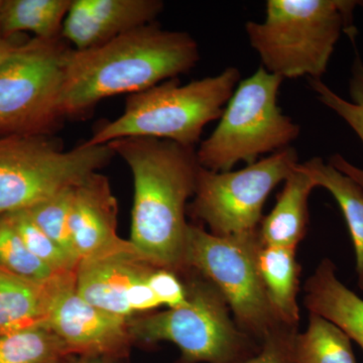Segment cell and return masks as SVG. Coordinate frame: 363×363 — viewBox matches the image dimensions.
I'll return each instance as SVG.
<instances>
[{
	"label": "cell",
	"instance_id": "cell-1",
	"mask_svg": "<svg viewBox=\"0 0 363 363\" xmlns=\"http://www.w3.org/2000/svg\"><path fill=\"white\" fill-rule=\"evenodd\" d=\"M108 145L133 174L131 245L152 266L183 272L187 202L201 167L195 147L147 138H121Z\"/></svg>",
	"mask_w": 363,
	"mask_h": 363
},
{
	"label": "cell",
	"instance_id": "cell-2",
	"mask_svg": "<svg viewBox=\"0 0 363 363\" xmlns=\"http://www.w3.org/2000/svg\"><path fill=\"white\" fill-rule=\"evenodd\" d=\"M199 60V45L190 33L164 30L156 23L93 49H70L62 113L65 118L83 116L106 98L142 92L188 73Z\"/></svg>",
	"mask_w": 363,
	"mask_h": 363
},
{
	"label": "cell",
	"instance_id": "cell-3",
	"mask_svg": "<svg viewBox=\"0 0 363 363\" xmlns=\"http://www.w3.org/2000/svg\"><path fill=\"white\" fill-rule=\"evenodd\" d=\"M352 0H267L264 21L245 25L262 68L281 79H322L341 33L354 40Z\"/></svg>",
	"mask_w": 363,
	"mask_h": 363
},
{
	"label": "cell",
	"instance_id": "cell-4",
	"mask_svg": "<svg viewBox=\"0 0 363 363\" xmlns=\"http://www.w3.org/2000/svg\"><path fill=\"white\" fill-rule=\"evenodd\" d=\"M240 78V70L229 67L187 84L172 79L128 95L123 114L104 121L84 143L104 145L121 138H147L195 147L205 126L220 118Z\"/></svg>",
	"mask_w": 363,
	"mask_h": 363
},
{
	"label": "cell",
	"instance_id": "cell-5",
	"mask_svg": "<svg viewBox=\"0 0 363 363\" xmlns=\"http://www.w3.org/2000/svg\"><path fill=\"white\" fill-rule=\"evenodd\" d=\"M188 271V305L130 319L133 340L175 344L180 363H245L257 355L262 344L240 330L218 289L199 272Z\"/></svg>",
	"mask_w": 363,
	"mask_h": 363
},
{
	"label": "cell",
	"instance_id": "cell-6",
	"mask_svg": "<svg viewBox=\"0 0 363 363\" xmlns=\"http://www.w3.org/2000/svg\"><path fill=\"white\" fill-rule=\"evenodd\" d=\"M284 79L262 67L240 81L224 107L218 125L196 150L202 168L231 171L243 162L290 147L301 133L300 126L278 105Z\"/></svg>",
	"mask_w": 363,
	"mask_h": 363
},
{
	"label": "cell",
	"instance_id": "cell-7",
	"mask_svg": "<svg viewBox=\"0 0 363 363\" xmlns=\"http://www.w3.org/2000/svg\"><path fill=\"white\" fill-rule=\"evenodd\" d=\"M262 245L259 229L219 236L189 224L184 252V269L209 279L225 298L240 330L260 344L272 332L288 327L277 317L260 277Z\"/></svg>",
	"mask_w": 363,
	"mask_h": 363
},
{
	"label": "cell",
	"instance_id": "cell-8",
	"mask_svg": "<svg viewBox=\"0 0 363 363\" xmlns=\"http://www.w3.org/2000/svg\"><path fill=\"white\" fill-rule=\"evenodd\" d=\"M116 157L108 145L64 150L45 135L0 138V215L28 209L76 187Z\"/></svg>",
	"mask_w": 363,
	"mask_h": 363
},
{
	"label": "cell",
	"instance_id": "cell-9",
	"mask_svg": "<svg viewBox=\"0 0 363 363\" xmlns=\"http://www.w3.org/2000/svg\"><path fill=\"white\" fill-rule=\"evenodd\" d=\"M70 48L63 38H32L0 66V138L50 136L65 119L64 68Z\"/></svg>",
	"mask_w": 363,
	"mask_h": 363
},
{
	"label": "cell",
	"instance_id": "cell-10",
	"mask_svg": "<svg viewBox=\"0 0 363 363\" xmlns=\"http://www.w3.org/2000/svg\"><path fill=\"white\" fill-rule=\"evenodd\" d=\"M298 164L297 150L286 147L238 171L200 167L191 214L215 235H236L259 229L264 203Z\"/></svg>",
	"mask_w": 363,
	"mask_h": 363
},
{
	"label": "cell",
	"instance_id": "cell-11",
	"mask_svg": "<svg viewBox=\"0 0 363 363\" xmlns=\"http://www.w3.org/2000/svg\"><path fill=\"white\" fill-rule=\"evenodd\" d=\"M76 272L59 274L49 285L45 326L65 346L69 357L116 359L128 355V321L86 302L75 285Z\"/></svg>",
	"mask_w": 363,
	"mask_h": 363
},
{
	"label": "cell",
	"instance_id": "cell-12",
	"mask_svg": "<svg viewBox=\"0 0 363 363\" xmlns=\"http://www.w3.org/2000/svg\"><path fill=\"white\" fill-rule=\"evenodd\" d=\"M69 224L80 262L138 255L130 240L117 235L116 199L108 179L98 172L74 188Z\"/></svg>",
	"mask_w": 363,
	"mask_h": 363
},
{
	"label": "cell",
	"instance_id": "cell-13",
	"mask_svg": "<svg viewBox=\"0 0 363 363\" xmlns=\"http://www.w3.org/2000/svg\"><path fill=\"white\" fill-rule=\"evenodd\" d=\"M161 0H72L62 38L78 51L93 49L155 23Z\"/></svg>",
	"mask_w": 363,
	"mask_h": 363
},
{
	"label": "cell",
	"instance_id": "cell-14",
	"mask_svg": "<svg viewBox=\"0 0 363 363\" xmlns=\"http://www.w3.org/2000/svg\"><path fill=\"white\" fill-rule=\"evenodd\" d=\"M155 269L135 253L86 260L79 264L76 271V290L98 309L130 320L135 313L128 303V289Z\"/></svg>",
	"mask_w": 363,
	"mask_h": 363
},
{
	"label": "cell",
	"instance_id": "cell-15",
	"mask_svg": "<svg viewBox=\"0 0 363 363\" xmlns=\"http://www.w3.org/2000/svg\"><path fill=\"white\" fill-rule=\"evenodd\" d=\"M304 290V303L310 313L337 325L363 350V300L339 281L331 259L320 262Z\"/></svg>",
	"mask_w": 363,
	"mask_h": 363
},
{
	"label": "cell",
	"instance_id": "cell-16",
	"mask_svg": "<svg viewBox=\"0 0 363 363\" xmlns=\"http://www.w3.org/2000/svg\"><path fill=\"white\" fill-rule=\"evenodd\" d=\"M298 164L286 179L276 205L260 222L259 233L262 245L297 248L307 233L308 202L316 185Z\"/></svg>",
	"mask_w": 363,
	"mask_h": 363
},
{
	"label": "cell",
	"instance_id": "cell-17",
	"mask_svg": "<svg viewBox=\"0 0 363 363\" xmlns=\"http://www.w3.org/2000/svg\"><path fill=\"white\" fill-rule=\"evenodd\" d=\"M297 248L262 245L257 257L267 298L279 321L298 329L300 322L297 296L301 267L296 257Z\"/></svg>",
	"mask_w": 363,
	"mask_h": 363
},
{
	"label": "cell",
	"instance_id": "cell-18",
	"mask_svg": "<svg viewBox=\"0 0 363 363\" xmlns=\"http://www.w3.org/2000/svg\"><path fill=\"white\" fill-rule=\"evenodd\" d=\"M316 187H323L335 198L350 230L357 260V284L363 291V189L321 157L298 164Z\"/></svg>",
	"mask_w": 363,
	"mask_h": 363
},
{
	"label": "cell",
	"instance_id": "cell-19",
	"mask_svg": "<svg viewBox=\"0 0 363 363\" xmlns=\"http://www.w3.org/2000/svg\"><path fill=\"white\" fill-rule=\"evenodd\" d=\"M50 283H35L0 269V333L44 325Z\"/></svg>",
	"mask_w": 363,
	"mask_h": 363
},
{
	"label": "cell",
	"instance_id": "cell-20",
	"mask_svg": "<svg viewBox=\"0 0 363 363\" xmlns=\"http://www.w3.org/2000/svg\"><path fill=\"white\" fill-rule=\"evenodd\" d=\"M72 0H2V37L30 32L35 38H62L64 21Z\"/></svg>",
	"mask_w": 363,
	"mask_h": 363
},
{
	"label": "cell",
	"instance_id": "cell-21",
	"mask_svg": "<svg viewBox=\"0 0 363 363\" xmlns=\"http://www.w3.org/2000/svg\"><path fill=\"white\" fill-rule=\"evenodd\" d=\"M309 82L317 99L343 119L363 143V62L359 55L355 57L351 68L350 100L334 92L322 79H309ZM328 162L363 189V169L351 164L339 154L330 157Z\"/></svg>",
	"mask_w": 363,
	"mask_h": 363
},
{
	"label": "cell",
	"instance_id": "cell-22",
	"mask_svg": "<svg viewBox=\"0 0 363 363\" xmlns=\"http://www.w3.org/2000/svg\"><path fill=\"white\" fill-rule=\"evenodd\" d=\"M296 363H357L351 339L333 322L310 313L307 330L294 340Z\"/></svg>",
	"mask_w": 363,
	"mask_h": 363
},
{
	"label": "cell",
	"instance_id": "cell-23",
	"mask_svg": "<svg viewBox=\"0 0 363 363\" xmlns=\"http://www.w3.org/2000/svg\"><path fill=\"white\" fill-rule=\"evenodd\" d=\"M65 346L45 325L0 333V363H62Z\"/></svg>",
	"mask_w": 363,
	"mask_h": 363
},
{
	"label": "cell",
	"instance_id": "cell-24",
	"mask_svg": "<svg viewBox=\"0 0 363 363\" xmlns=\"http://www.w3.org/2000/svg\"><path fill=\"white\" fill-rule=\"evenodd\" d=\"M0 269L40 284L59 276L28 250L7 213L0 215Z\"/></svg>",
	"mask_w": 363,
	"mask_h": 363
},
{
	"label": "cell",
	"instance_id": "cell-25",
	"mask_svg": "<svg viewBox=\"0 0 363 363\" xmlns=\"http://www.w3.org/2000/svg\"><path fill=\"white\" fill-rule=\"evenodd\" d=\"M74 188L75 187L61 191L49 199L26 209V211L33 221L54 242H56L72 259L80 264L74 250L69 224Z\"/></svg>",
	"mask_w": 363,
	"mask_h": 363
},
{
	"label": "cell",
	"instance_id": "cell-26",
	"mask_svg": "<svg viewBox=\"0 0 363 363\" xmlns=\"http://www.w3.org/2000/svg\"><path fill=\"white\" fill-rule=\"evenodd\" d=\"M30 252L56 274L76 272L79 264L40 228L26 210L7 213Z\"/></svg>",
	"mask_w": 363,
	"mask_h": 363
},
{
	"label": "cell",
	"instance_id": "cell-27",
	"mask_svg": "<svg viewBox=\"0 0 363 363\" xmlns=\"http://www.w3.org/2000/svg\"><path fill=\"white\" fill-rule=\"evenodd\" d=\"M147 281L161 305L168 306L169 309H178L188 305L187 289L185 283L179 278L178 272L156 267Z\"/></svg>",
	"mask_w": 363,
	"mask_h": 363
},
{
	"label": "cell",
	"instance_id": "cell-28",
	"mask_svg": "<svg viewBox=\"0 0 363 363\" xmlns=\"http://www.w3.org/2000/svg\"><path fill=\"white\" fill-rule=\"evenodd\" d=\"M298 329L283 327L269 334L257 355L245 363H296L294 340Z\"/></svg>",
	"mask_w": 363,
	"mask_h": 363
},
{
	"label": "cell",
	"instance_id": "cell-29",
	"mask_svg": "<svg viewBox=\"0 0 363 363\" xmlns=\"http://www.w3.org/2000/svg\"><path fill=\"white\" fill-rule=\"evenodd\" d=\"M150 274L136 279L128 289V303L133 313L152 311L162 306L147 281Z\"/></svg>",
	"mask_w": 363,
	"mask_h": 363
},
{
	"label": "cell",
	"instance_id": "cell-30",
	"mask_svg": "<svg viewBox=\"0 0 363 363\" xmlns=\"http://www.w3.org/2000/svg\"><path fill=\"white\" fill-rule=\"evenodd\" d=\"M26 38L23 37L21 33H18V35H11V37L4 38L2 37L0 39V66L2 65L4 62H6V60L11 56V54H13L21 45L25 44L26 40Z\"/></svg>",
	"mask_w": 363,
	"mask_h": 363
},
{
	"label": "cell",
	"instance_id": "cell-31",
	"mask_svg": "<svg viewBox=\"0 0 363 363\" xmlns=\"http://www.w3.org/2000/svg\"><path fill=\"white\" fill-rule=\"evenodd\" d=\"M63 363H112L111 360L98 357H68Z\"/></svg>",
	"mask_w": 363,
	"mask_h": 363
},
{
	"label": "cell",
	"instance_id": "cell-32",
	"mask_svg": "<svg viewBox=\"0 0 363 363\" xmlns=\"http://www.w3.org/2000/svg\"><path fill=\"white\" fill-rule=\"evenodd\" d=\"M1 6H2V0H0V14H1ZM2 38V32H1V21H0V39Z\"/></svg>",
	"mask_w": 363,
	"mask_h": 363
},
{
	"label": "cell",
	"instance_id": "cell-33",
	"mask_svg": "<svg viewBox=\"0 0 363 363\" xmlns=\"http://www.w3.org/2000/svg\"><path fill=\"white\" fill-rule=\"evenodd\" d=\"M62 363H63V362H62Z\"/></svg>",
	"mask_w": 363,
	"mask_h": 363
}]
</instances>
